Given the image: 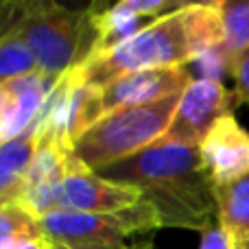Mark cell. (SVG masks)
<instances>
[{"instance_id": "cb8c5ba5", "label": "cell", "mask_w": 249, "mask_h": 249, "mask_svg": "<svg viewBox=\"0 0 249 249\" xmlns=\"http://www.w3.org/2000/svg\"><path fill=\"white\" fill-rule=\"evenodd\" d=\"M59 7L66 9H74V11H83V9H90L94 0H55Z\"/></svg>"}, {"instance_id": "7a4b0ae2", "label": "cell", "mask_w": 249, "mask_h": 249, "mask_svg": "<svg viewBox=\"0 0 249 249\" xmlns=\"http://www.w3.org/2000/svg\"><path fill=\"white\" fill-rule=\"evenodd\" d=\"M223 42V22L212 4L193 2L144 26L136 37L79 66L83 83L105 88L138 70L190 66L203 51Z\"/></svg>"}, {"instance_id": "2e32d148", "label": "cell", "mask_w": 249, "mask_h": 249, "mask_svg": "<svg viewBox=\"0 0 249 249\" xmlns=\"http://www.w3.org/2000/svg\"><path fill=\"white\" fill-rule=\"evenodd\" d=\"M46 238L39 219L20 203H0V249H16L22 243Z\"/></svg>"}, {"instance_id": "30bf717a", "label": "cell", "mask_w": 249, "mask_h": 249, "mask_svg": "<svg viewBox=\"0 0 249 249\" xmlns=\"http://www.w3.org/2000/svg\"><path fill=\"white\" fill-rule=\"evenodd\" d=\"M59 79L37 70L11 81H0V140H16L33 127Z\"/></svg>"}, {"instance_id": "7402d4cb", "label": "cell", "mask_w": 249, "mask_h": 249, "mask_svg": "<svg viewBox=\"0 0 249 249\" xmlns=\"http://www.w3.org/2000/svg\"><path fill=\"white\" fill-rule=\"evenodd\" d=\"M199 249H234V238L230 236L228 230L221 223H214L206 232H201Z\"/></svg>"}, {"instance_id": "9c48e42d", "label": "cell", "mask_w": 249, "mask_h": 249, "mask_svg": "<svg viewBox=\"0 0 249 249\" xmlns=\"http://www.w3.org/2000/svg\"><path fill=\"white\" fill-rule=\"evenodd\" d=\"M193 81L195 77L188 66L151 68L123 74L105 88H101V112L109 114L124 107L160 103L164 99L181 94Z\"/></svg>"}, {"instance_id": "603a6c76", "label": "cell", "mask_w": 249, "mask_h": 249, "mask_svg": "<svg viewBox=\"0 0 249 249\" xmlns=\"http://www.w3.org/2000/svg\"><path fill=\"white\" fill-rule=\"evenodd\" d=\"M57 249H136L124 243H94V245H53Z\"/></svg>"}, {"instance_id": "484cf974", "label": "cell", "mask_w": 249, "mask_h": 249, "mask_svg": "<svg viewBox=\"0 0 249 249\" xmlns=\"http://www.w3.org/2000/svg\"><path fill=\"white\" fill-rule=\"evenodd\" d=\"M53 245L46 241V238H37V241H29V243H22L16 249H51Z\"/></svg>"}, {"instance_id": "7c38bea8", "label": "cell", "mask_w": 249, "mask_h": 249, "mask_svg": "<svg viewBox=\"0 0 249 249\" xmlns=\"http://www.w3.org/2000/svg\"><path fill=\"white\" fill-rule=\"evenodd\" d=\"M68 149L53 142H39L37 153L29 166L24 179L20 206L33 212L37 219L59 210L61 190H64L66 166H68Z\"/></svg>"}, {"instance_id": "277c9868", "label": "cell", "mask_w": 249, "mask_h": 249, "mask_svg": "<svg viewBox=\"0 0 249 249\" xmlns=\"http://www.w3.org/2000/svg\"><path fill=\"white\" fill-rule=\"evenodd\" d=\"M7 33L18 35L29 44L42 72L64 77L92 57L99 31L92 9L74 11L51 4L26 13Z\"/></svg>"}, {"instance_id": "ac0fdd59", "label": "cell", "mask_w": 249, "mask_h": 249, "mask_svg": "<svg viewBox=\"0 0 249 249\" xmlns=\"http://www.w3.org/2000/svg\"><path fill=\"white\" fill-rule=\"evenodd\" d=\"M37 70V59L24 39L13 33L0 37V81H11Z\"/></svg>"}, {"instance_id": "44dd1931", "label": "cell", "mask_w": 249, "mask_h": 249, "mask_svg": "<svg viewBox=\"0 0 249 249\" xmlns=\"http://www.w3.org/2000/svg\"><path fill=\"white\" fill-rule=\"evenodd\" d=\"M232 79H234V90L238 92L241 101L249 105V46L238 55H234Z\"/></svg>"}, {"instance_id": "8fae6325", "label": "cell", "mask_w": 249, "mask_h": 249, "mask_svg": "<svg viewBox=\"0 0 249 249\" xmlns=\"http://www.w3.org/2000/svg\"><path fill=\"white\" fill-rule=\"evenodd\" d=\"M201 162L214 186H225L249 175V131L234 114L223 116L199 146Z\"/></svg>"}, {"instance_id": "4fadbf2b", "label": "cell", "mask_w": 249, "mask_h": 249, "mask_svg": "<svg viewBox=\"0 0 249 249\" xmlns=\"http://www.w3.org/2000/svg\"><path fill=\"white\" fill-rule=\"evenodd\" d=\"M39 146V133L31 127L16 140L0 146V203H20L24 179Z\"/></svg>"}, {"instance_id": "6da1fadb", "label": "cell", "mask_w": 249, "mask_h": 249, "mask_svg": "<svg viewBox=\"0 0 249 249\" xmlns=\"http://www.w3.org/2000/svg\"><path fill=\"white\" fill-rule=\"evenodd\" d=\"M101 175L140 190L162 228L206 232L219 223L214 184L203 168L199 146L162 138L133 158L103 168Z\"/></svg>"}, {"instance_id": "e0dca14e", "label": "cell", "mask_w": 249, "mask_h": 249, "mask_svg": "<svg viewBox=\"0 0 249 249\" xmlns=\"http://www.w3.org/2000/svg\"><path fill=\"white\" fill-rule=\"evenodd\" d=\"M223 22V46L238 55L249 46V0H208Z\"/></svg>"}, {"instance_id": "83f0119b", "label": "cell", "mask_w": 249, "mask_h": 249, "mask_svg": "<svg viewBox=\"0 0 249 249\" xmlns=\"http://www.w3.org/2000/svg\"><path fill=\"white\" fill-rule=\"evenodd\" d=\"M51 249H57V247H51Z\"/></svg>"}, {"instance_id": "5bb4252c", "label": "cell", "mask_w": 249, "mask_h": 249, "mask_svg": "<svg viewBox=\"0 0 249 249\" xmlns=\"http://www.w3.org/2000/svg\"><path fill=\"white\" fill-rule=\"evenodd\" d=\"M144 26H146L144 18L127 11V9L118 2L114 4V7H109L107 11L96 13V31H99V35H96V46H94V53H92L90 59H94V57L103 55V53H109L116 46H121V44L129 42V39L136 37Z\"/></svg>"}, {"instance_id": "4316f807", "label": "cell", "mask_w": 249, "mask_h": 249, "mask_svg": "<svg viewBox=\"0 0 249 249\" xmlns=\"http://www.w3.org/2000/svg\"><path fill=\"white\" fill-rule=\"evenodd\" d=\"M234 249H249V234L234 238Z\"/></svg>"}, {"instance_id": "52a82bcc", "label": "cell", "mask_w": 249, "mask_h": 249, "mask_svg": "<svg viewBox=\"0 0 249 249\" xmlns=\"http://www.w3.org/2000/svg\"><path fill=\"white\" fill-rule=\"evenodd\" d=\"M236 90H228L221 81L195 79L179 96L175 116L166 131V140L179 144L201 146L210 129L241 105Z\"/></svg>"}, {"instance_id": "3957f363", "label": "cell", "mask_w": 249, "mask_h": 249, "mask_svg": "<svg viewBox=\"0 0 249 249\" xmlns=\"http://www.w3.org/2000/svg\"><path fill=\"white\" fill-rule=\"evenodd\" d=\"M179 96L181 94L153 105L124 107L103 114L88 131L81 133L70 151L83 166L94 173L133 158L166 136Z\"/></svg>"}, {"instance_id": "d6986e66", "label": "cell", "mask_w": 249, "mask_h": 249, "mask_svg": "<svg viewBox=\"0 0 249 249\" xmlns=\"http://www.w3.org/2000/svg\"><path fill=\"white\" fill-rule=\"evenodd\" d=\"M232 64H234V55L223 46V42L216 46L203 51L197 59L193 61L195 72H199L197 79H212V81H221L223 77H232Z\"/></svg>"}, {"instance_id": "8992f818", "label": "cell", "mask_w": 249, "mask_h": 249, "mask_svg": "<svg viewBox=\"0 0 249 249\" xmlns=\"http://www.w3.org/2000/svg\"><path fill=\"white\" fill-rule=\"evenodd\" d=\"M101 116V88L83 83L77 70H72L59 79L33 127L39 133V142H53L70 151Z\"/></svg>"}, {"instance_id": "ba28073f", "label": "cell", "mask_w": 249, "mask_h": 249, "mask_svg": "<svg viewBox=\"0 0 249 249\" xmlns=\"http://www.w3.org/2000/svg\"><path fill=\"white\" fill-rule=\"evenodd\" d=\"M142 201V193L129 184H118L83 166L72 151L68 153L59 210L70 212H121Z\"/></svg>"}, {"instance_id": "d4e9b609", "label": "cell", "mask_w": 249, "mask_h": 249, "mask_svg": "<svg viewBox=\"0 0 249 249\" xmlns=\"http://www.w3.org/2000/svg\"><path fill=\"white\" fill-rule=\"evenodd\" d=\"M118 0H94V2H92V11L94 13H103V11H107L109 7H114V4H116ZM193 2H197V0H193ZM208 2V0H206Z\"/></svg>"}, {"instance_id": "9a60e30c", "label": "cell", "mask_w": 249, "mask_h": 249, "mask_svg": "<svg viewBox=\"0 0 249 249\" xmlns=\"http://www.w3.org/2000/svg\"><path fill=\"white\" fill-rule=\"evenodd\" d=\"M219 223L232 238L249 234V175L225 186H214Z\"/></svg>"}, {"instance_id": "5b68a950", "label": "cell", "mask_w": 249, "mask_h": 249, "mask_svg": "<svg viewBox=\"0 0 249 249\" xmlns=\"http://www.w3.org/2000/svg\"><path fill=\"white\" fill-rule=\"evenodd\" d=\"M42 232L51 245H94L123 243L127 236L162 228L158 212L142 199L121 212H70L55 210L39 219Z\"/></svg>"}, {"instance_id": "ffe728a7", "label": "cell", "mask_w": 249, "mask_h": 249, "mask_svg": "<svg viewBox=\"0 0 249 249\" xmlns=\"http://www.w3.org/2000/svg\"><path fill=\"white\" fill-rule=\"evenodd\" d=\"M127 11L136 13L140 18H162L166 13H173L181 7L193 4V0H118Z\"/></svg>"}]
</instances>
